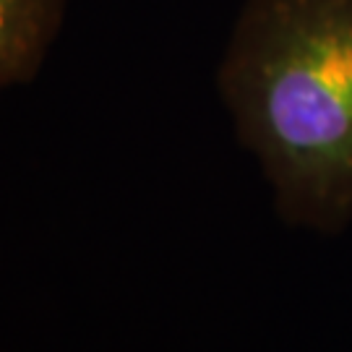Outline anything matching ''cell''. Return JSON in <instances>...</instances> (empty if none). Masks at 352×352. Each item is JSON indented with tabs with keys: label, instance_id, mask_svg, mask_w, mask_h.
<instances>
[{
	"label": "cell",
	"instance_id": "6da1fadb",
	"mask_svg": "<svg viewBox=\"0 0 352 352\" xmlns=\"http://www.w3.org/2000/svg\"><path fill=\"white\" fill-rule=\"evenodd\" d=\"M285 222H352V0H245L219 65Z\"/></svg>",
	"mask_w": 352,
	"mask_h": 352
},
{
	"label": "cell",
	"instance_id": "7a4b0ae2",
	"mask_svg": "<svg viewBox=\"0 0 352 352\" xmlns=\"http://www.w3.org/2000/svg\"><path fill=\"white\" fill-rule=\"evenodd\" d=\"M63 13L65 0H0V89L37 76Z\"/></svg>",
	"mask_w": 352,
	"mask_h": 352
}]
</instances>
